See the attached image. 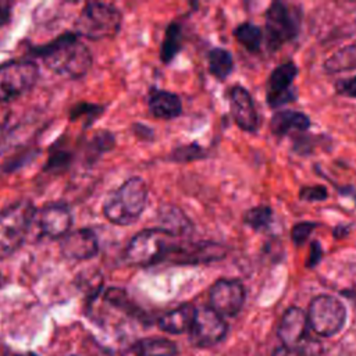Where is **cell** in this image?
<instances>
[{
    "label": "cell",
    "instance_id": "ffe728a7",
    "mask_svg": "<svg viewBox=\"0 0 356 356\" xmlns=\"http://www.w3.org/2000/svg\"><path fill=\"white\" fill-rule=\"evenodd\" d=\"M177 346L164 338H145L134 342L121 356H174Z\"/></svg>",
    "mask_w": 356,
    "mask_h": 356
},
{
    "label": "cell",
    "instance_id": "5b68a950",
    "mask_svg": "<svg viewBox=\"0 0 356 356\" xmlns=\"http://www.w3.org/2000/svg\"><path fill=\"white\" fill-rule=\"evenodd\" d=\"M121 11L108 3H88L75 19V33L90 40L110 39L121 28Z\"/></svg>",
    "mask_w": 356,
    "mask_h": 356
},
{
    "label": "cell",
    "instance_id": "4fadbf2b",
    "mask_svg": "<svg viewBox=\"0 0 356 356\" xmlns=\"http://www.w3.org/2000/svg\"><path fill=\"white\" fill-rule=\"evenodd\" d=\"M33 222L40 236L63 239L71 231L72 213L64 203H51L36 211Z\"/></svg>",
    "mask_w": 356,
    "mask_h": 356
},
{
    "label": "cell",
    "instance_id": "cb8c5ba5",
    "mask_svg": "<svg viewBox=\"0 0 356 356\" xmlns=\"http://www.w3.org/2000/svg\"><path fill=\"white\" fill-rule=\"evenodd\" d=\"M182 47V29L177 22H171L165 31L161 47H160V58L164 63H170L177 53Z\"/></svg>",
    "mask_w": 356,
    "mask_h": 356
},
{
    "label": "cell",
    "instance_id": "484cf974",
    "mask_svg": "<svg viewBox=\"0 0 356 356\" xmlns=\"http://www.w3.org/2000/svg\"><path fill=\"white\" fill-rule=\"evenodd\" d=\"M273 221V210L268 206H256L245 211L243 222L254 231H261L270 227Z\"/></svg>",
    "mask_w": 356,
    "mask_h": 356
},
{
    "label": "cell",
    "instance_id": "d6986e66",
    "mask_svg": "<svg viewBox=\"0 0 356 356\" xmlns=\"http://www.w3.org/2000/svg\"><path fill=\"white\" fill-rule=\"evenodd\" d=\"M196 316V307L191 303H185L178 306L177 309L163 314L157 324L160 330L171 334H182L185 331H191L193 320Z\"/></svg>",
    "mask_w": 356,
    "mask_h": 356
},
{
    "label": "cell",
    "instance_id": "ba28073f",
    "mask_svg": "<svg viewBox=\"0 0 356 356\" xmlns=\"http://www.w3.org/2000/svg\"><path fill=\"white\" fill-rule=\"evenodd\" d=\"M299 24L289 7L282 1H273L266 11V42L270 50L280 49L295 39Z\"/></svg>",
    "mask_w": 356,
    "mask_h": 356
},
{
    "label": "cell",
    "instance_id": "74e56055",
    "mask_svg": "<svg viewBox=\"0 0 356 356\" xmlns=\"http://www.w3.org/2000/svg\"><path fill=\"white\" fill-rule=\"evenodd\" d=\"M320 356H338V355H335L334 352H327V353H321Z\"/></svg>",
    "mask_w": 356,
    "mask_h": 356
},
{
    "label": "cell",
    "instance_id": "8992f818",
    "mask_svg": "<svg viewBox=\"0 0 356 356\" xmlns=\"http://www.w3.org/2000/svg\"><path fill=\"white\" fill-rule=\"evenodd\" d=\"M39 78V68L29 60H11L0 64V103L31 90Z\"/></svg>",
    "mask_w": 356,
    "mask_h": 356
},
{
    "label": "cell",
    "instance_id": "7c38bea8",
    "mask_svg": "<svg viewBox=\"0 0 356 356\" xmlns=\"http://www.w3.org/2000/svg\"><path fill=\"white\" fill-rule=\"evenodd\" d=\"M191 339L196 346H211L220 342L227 334L224 318L211 307L196 309V316L191 328Z\"/></svg>",
    "mask_w": 356,
    "mask_h": 356
},
{
    "label": "cell",
    "instance_id": "8d00e7d4",
    "mask_svg": "<svg viewBox=\"0 0 356 356\" xmlns=\"http://www.w3.org/2000/svg\"><path fill=\"white\" fill-rule=\"evenodd\" d=\"M8 355V348L4 342L0 341V356H7Z\"/></svg>",
    "mask_w": 356,
    "mask_h": 356
},
{
    "label": "cell",
    "instance_id": "9c48e42d",
    "mask_svg": "<svg viewBox=\"0 0 356 356\" xmlns=\"http://www.w3.org/2000/svg\"><path fill=\"white\" fill-rule=\"evenodd\" d=\"M245 296V286L239 280L221 278L210 288V307L221 317H232L241 312Z\"/></svg>",
    "mask_w": 356,
    "mask_h": 356
},
{
    "label": "cell",
    "instance_id": "52a82bcc",
    "mask_svg": "<svg viewBox=\"0 0 356 356\" xmlns=\"http://www.w3.org/2000/svg\"><path fill=\"white\" fill-rule=\"evenodd\" d=\"M309 325L321 337H332L339 332L346 320L343 303L331 295L316 296L309 306Z\"/></svg>",
    "mask_w": 356,
    "mask_h": 356
},
{
    "label": "cell",
    "instance_id": "d6a6232c",
    "mask_svg": "<svg viewBox=\"0 0 356 356\" xmlns=\"http://www.w3.org/2000/svg\"><path fill=\"white\" fill-rule=\"evenodd\" d=\"M321 259H323V248H321L318 241H313L310 243V250H309V256H307V260H306V267L307 268L316 267L320 263Z\"/></svg>",
    "mask_w": 356,
    "mask_h": 356
},
{
    "label": "cell",
    "instance_id": "7a4b0ae2",
    "mask_svg": "<svg viewBox=\"0 0 356 356\" xmlns=\"http://www.w3.org/2000/svg\"><path fill=\"white\" fill-rule=\"evenodd\" d=\"M147 195L146 182L140 177H132L108 196L103 206V213L113 224H134L146 207Z\"/></svg>",
    "mask_w": 356,
    "mask_h": 356
},
{
    "label": "cell",
    "instance_id": "ab89813d",
    "mask_svg": "<svg viewBox=\"0 0 356 356\" xmlns=\"http://www.w3.org/2000/svg\"><path fill=\"white\" fill-rule=\"evenodd\" d=\"M24 356H36V355H33V353H28V355H24Z\"/></svg>",
    "mask_w": 356,
    "mask_h": 356
},
{
    "label": "cell",
    "instance_id": "4316f807",
    "mask_svg": "<svg viewBox=\"0 0 356 356\" xmlns=\"http://www.w3.org/2000/svg\"><path fill=\"white\" fill-rule=\"evenodd\" d=\"M320 224L316 221H302V222H296L292 229H291V239L296 246L303 245L310 234L318 227Z\"/></svg>",
    "mask_w": 356,
    "mask_h": 356
},
{
    "label": "cell",
    "instance_id": "f1b7e54d",
    "mask_svg": "<svg viewBox=\"0 0 356 356\" xmlns=\"http://www.w3.org/2000/svg\"><path fill=\"white\" fill-rule=\"evenodd\" d=\"M328 197V191L323 185L302 186L299 191V199L303 202H324Z\"/></svg>",
    "mask_w": 356,
    "mask_h": 356
},
{
    "label": "cell",
    "instance_id": "30bf717a",
    "mask_svg": "<svg viewBox=\"0 0 356 356\" xmlns=\"http://www.w3.org/2000/svg\"><path fill=\"white\" fill-rule=\"evenodd\" d=\"M227 254V248L222 243L211 241H199V242H186L175 243L168 261L175 264H206L224 259Z\"/></svg>",
    "mask_w": 356,
    "mask_h": 356
},
{
    "label": "cell",
    "instance_id": "4dcf8cb0",
    "mask_svg": "<svg viewBox=\"0 0 356 356\" xmlns=\"http://www.w3.org/2000/svg\"><path fill=\"white\" fill-rule=\"evenodd\" d=\"M70 160H71V154L67 153L65 150L58 149V150L53 152L51 156L49 157L47 164H46V170H49V171L61 170V168H64V167L68 165Z\"/></svg>",
    "mask_w": 356,
    "mask_h": 356
},
{
    "label": "cell",
    "instance_id": "83f0119b",
    "mask_svg": "<svg viewBox=\"0 0 356 356\" xmlns=\"http://www.w3.org/2000/svg\"><path fill=\"white\" fill-rule=\"evenodd\" d=\"M204 157V150L197 146L196 143L192 145H185L178 149H175L171 154V159L174 161H189V160H196Z\"/></svg>",
    "mask_w": 356,
    "mask_h": 356
},
{
    "label": "cell",
    "instance_id": "ac0fdd59",
    "mask_svg": "<svg viewBox=\"0 0 356 356\" xmlns=\"http://www.w3.org/2000/svg\"><path fill=\"white\" fill-rule=\"evenodd\" d=\"M147 106L152 115L161 120H171L182 113L181 99L168 90L153 89L149 95Z\"/></svg>",
    "mask_w": 356,
    "mask_h": 356
},
{
    "label": "cell",
    "instance_id": "5bb4252c",
    "mask_svg": "<svg viewBox=\"0 0 356 356\" xmlns=\"http://www.w3.org/2000/svg\"><path fill=\"white\" fill-rule=\"evenodd\" d=\"M229 111L235 124L246 132H256L259 128V114L249 90L241 85L229 89Z\"/></svg>",
    "mask_w": 356,
    "mask_h": 356
},
{
    "label": "cell",
    "instance_id": "e575fe53",
    "mask_svg": "<svg viewBox=\"0 0 356 356\" xmlns=\"http://www.w3.org/2000/svg\"><path fill=\"white\" fill-rule=\"evenodd\" d=\"M10 15V4L0 3V25L6 24Z\"/></svg>",
    "mask_w": 356,
    "mask_h": 356
},
{
    "label": "cell",
    "instance_id": "d590c367",
    "mask_svg": "<svg viewBox=\"0 0 356 356\" xmlns=\"http://www.w3.org/2000/svg\"><path fill=\"white\" fill-rule=\"evenodd\" d=\"M346 232H348V228L345 227V225H338L335 229H334V236L335 238H339V236H343V235H346Z\"/></svg>",
    "mask_w": 356,
    "mask_h": 356
},
{
    "label": "cell",
    "instance_id": "d4e9b609",
    "mask_svg": "<svg viewBox=\"0 0 356 356\" xmlns=\"http://www.w3.org/2000/svg\"><path fill=\"white\" fill-rule=\"evenodd\" d=\"M234 36L248 51H252V53L260 49L261 40H263L261 29L252 22H243L238 25L234 29Z\"/></svg>",
    "mask_w": 356,
    "mask_h": 356
},
{
    "label": "cell",
    "instance_id": "3957f363",
    "mask_svg": "<svg viewBox=\"0 0 356 356\" xmlns=\"http://www.w3.org/2000/svg\"><path fill=\"white\" fill-rule=\"evenodd\" d=\"M36 211L31 200H18L0 211V260L10 257L22 246Z\"/></svg>",
    "mask_w": 356,
    "mask_h": 356
},
{
    "label": "cell",
    "instance_id": "9a60e30c",
    "mask_svg": "<svg viewBox=\"0 0 356 356\" xmlns=\"http://www.w3.org/2000/svg\"><path fill=\"white\" fill-rule=\"evenodd\" d=\"M60 250L65 259L88 260L97 254L99 241L92 229L79 228L70 231L60 241Z\"/></svg>",
    "mask_w": 356,
    "mask_h": 356
},
{
    "label": "cell",
    "instance_id": "7402d4cb",
    "mask_svg": "<svg viewBox=\"0 0 356 356\" xmlns=\"http://www.w3.org/2000/svg\"><path fill=\"white\" fill-rule=\"evenodd\" d=\"M323 68L328 74L355 70L356 68V43L345 46L338 51H335L331 57H328L324 61Z\"/></svg>",
    "mask_w": 356,
    "mask_h": 356
},
{
    "label": "cell",
    "instance_id": "836d02e7",
    "mask_svg": "<svg viewBox=\"0 0 356 356\" xmlns=\"http://www.w3.org/2000/svg\"><path fill=\"white\" fill-rule=\"evenodd\" d=\"M273 356H306V353L299 348H289L282 345L274 350Z\"/></svg>",
    "mask_w": 356,
    "mask_h": 356
},
{
    "label": "cell",
    "instance_id": "f546056e",
    "mask_svg": "<svg viewBox=\"0 0 356 356\" xmlns=\"http://www.w3.org/2000/svg\"><path fill=\"white\" fill-rule=\"evenodd\" d=\"M103 111V107L97 106V104H92V103H79L76 104L72 110H71V118L72 120H79V118H85L89 117V121H92L93 118H96L97 115H100Z\"/></svg>",
    "mask_w": 356,
    "mask_h": 356
},
{
    "label": "cell",
    "instance_id": "603a6c76",
    "mask_svg": "<svg viewBox=\"0 0 356 356\" xmlns=\"http://www.w3.org/2000/svg\"><path fill=\"white\" fill-rule=\"evenodd\" d=\"M209 71L218 81H224L234 70V58L231 53L222 47H214L207 54Z\"/></svg>",
    "mask_w": 356,
    "mask_h": 356
},
{
    "label": "cell",
    "instance_id": "1f68e13d",
    "mask_svg": "<svg viewBox=\"0 0 356 356\" xmlns=\"http://www.w3.org/2000/svg\"><path fill=\"white\" fill-rule=\"evenodd\" d=\"M335 90L338 95L345 97L356 99V75L348 79H339L335 82Z\"/></svg>",
    "mask_w": 356,
    "mask_h": 356
},
{
    "label": "cell",
    "instance_id": "2e32d148",
    "mask_svg": "<svg viewBox=\"0 0 356 356\" xmlns=\"http://www.w3.org/2000/svg\"><path fill=\"white\" fill-rule=\"evenodd\" d=\"M307 314L299 307H289L281 317L277 334L282 341L284 346L298 348L306 338L309 328Z\"/></svg>",
    "mask_w": 356,
    "mask_h": 356
},
{
    "label": "cell",
    "instance_id": "6da1fadb",
    "mask_svg": "<svg viewBox=\"0 0 356 356\" xmlns=\"http://www.w3.org/2000/svg\"><path fill=\"white\" fill-rule=\"evenodd\" d=\"M43 64L57 75L79 79L93 63L92 53L75 32H67L35 50Z\"/></svg>",
    "mask_w": 356,
    "mask_h": 356
},
{
    "label": "cell",
    "instance_id": "44dd1931",
    "mask_svg": "<svg viewBox=\"0 0 356 356\" xmlns=\"http://www.w3.org/2000/svg\"><path fill=\"white\" fill-rule=\"evenodd\" d=\"M159 228L164 229L172 236L188 234L192 229V222L175 206H163L159 210Z\"/></svg>",
    "mask_w": 356,
    "mask_h": 356
},
{
    "label": "cell",
    "instance_id": "e0dca14e",
    "mask_svg": "<svg viewBox=\"0 0 356 356\" xmlns=\"http://www.w3.org/2000/svg\"><path fill=\"white\" fill-rule=\"evenodd\" d=\"M310 118L296 110H281L275 111L270 120V129L274 136L282 138L292 131L303 132L310 128Z\"/></svg>",
    "mask_w": 356,
    "mask_h": 356
},
{
    "label": "cell",
    "instance_id": "8fae6325",
    "mask_svg": "<svg viewBox=\"0 0 356 356\" xmlns=\"http://www.w3.org/2000/svg\"><path fill=\"white\" fill-rule=\"evenodd\" d=\"M296 75L298 67L293 61L282 63L271 71L266 89V102L270 107L275 108L296 99V90L293 89Z\"/></svg>",
    "mask_w": 356,
    "mask_h": 356
},
{
    "label": "cell",
    "instance_id": "f35d334b",
    "mask_svg": "<svg viewBox=\"0 0 356 356\" xmlns=\"http://www.w3.org/2000/svg\"><path fill=\"white\" fill-rule=\"evenodd\" d=\"M352 300H353V303H355V306H356V293H352V295H348Z\"/></svg>",
    "mask_w": 356,
    "mask_h": 356
},
{
    "label": "cell",
    "instance_id": "277c9868",
    "mask_svg": "<svg viewBox=\"0 0 356 356\" xmlns=\"http://www.w3.org/2000/svg\"><path fill=\"white\" fill-rule=\"evenodd\" d=\"M174 245L172 235L159 227L142 229L129 241L125 260L131 266L149 267L167 260Z\"/></svg>",
    "mask_w": 356,
    "mask_h": 356
}]
</instances>
